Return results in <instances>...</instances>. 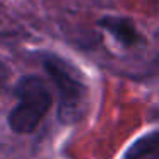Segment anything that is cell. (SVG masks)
<instances>
[{
	"label": "cell",
	"instance_id": "cell-1",
	"mask_svg": "<svg viewBox=\"0 0 159 159\" xmlns=\"http://www.w3.org/2000/svg\"><path fill=\"white\" fill-rule=\"evenodd\" d=\"M19 104L9 116V125L17 134H29L39 125L52 106V96L39 77L26 75L16 86Z\"/></svg>",
	"mask_w": 159,
	"mask_h": 159
},
{
	"label": "cell",
	"instance_id": "cell-2",
	"mask_svg": "<svg viewBox=\"0 0 159 159\" xmlns=\"http://www.w3.org/2000/svg\"><path fill=\"white\" fill-rule=\"evenodd\" d=\"M45 69L57 87L60 98V120L65 123L79 120L86 103V86L75 70L58 57H46Z\"/></svg>",
	"mask_w": 159,
	"mask_h": 159
},
{
	"label": "cell",
	"instance_id": "cell-3",
	"mask_svg": "<svg viewBox=\"0 0 159 159\" xmlns=\"http://www.w3.org/2000/svg\"><path fill=\"white\" fill-rule=\"evenodd\" d=\"M99 26L125 46H135L144 39L134 21L123 16H104L99 19Z\"/></svg>",
	"mask_w": 159,
	"mask_h": 159
},
{
	"label": "cell",
	"instance_id": "cell-4",
	"mask_svg": "<svg viewBox=\"0 0 159 159\" xmlns=\"http://www.w3.org/2000/svg\"><path fill=\"white\" fill-rule=\"evenodd\" d=\"M125 159H159V132L137 140L128 149Z\"/></svg>",
	"mask_w": 159,
	"mask_h": 159
}]
</instances>
